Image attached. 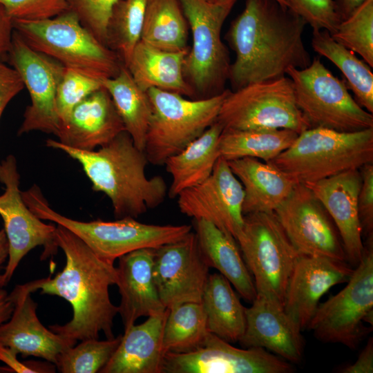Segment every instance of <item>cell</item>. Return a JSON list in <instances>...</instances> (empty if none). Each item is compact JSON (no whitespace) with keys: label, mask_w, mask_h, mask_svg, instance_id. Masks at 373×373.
Listing matches in <instances>:
<instances>
[{"label":"cell","mask_w":373,"mask_h":373,"mask_svg":"<svg viewBox=\"0 0 373 373\" xmlns=\"http://www.w3.org/2000/svg\"><path fill=\"white\" fill-rule=\"evenodd\" d=\"M0 372H3V373H6V372H8V373H10L12 372L11 370L8 367H0Z\"/></svg>","instance_id":"816d5d0a"},{"label":"cell","mask_w":373,"mask_h":373,"mask_svg":"<svg viewBox=\"0 0 373 373\" xmlns=\"http://www.w3.org/2000/svg\"><path fill=\"white\" fill-rule=\"evenodd\" d=\"M230 90L189 99L159 88L147 90L152 115L144 153L149 163L161 166L199 137L217 121L221 106Z\"/></svg>","instance_id":"52a82bcc"},{"label":"cell","mask_w":373,"mask_h":373,"mask_svg":"<svg viewBox=\"0 0 373 373\" xmlns=\"http://www.w3.org/2000/svg\"><path fill=\"white\" fill-rule=\"evenodd\" d=\"M9 245L6 232L3 229L0 230V287H3L6 285L2 267L3 263L8 258Z\"/></svg>","instance_id":"f907efd6"},{"label":"cell","mask_w":373,"mask_h":373,"mask_svg":"<svg viewBox=\"0 0 373 373\" xmlns=\"http://www.w3.org/2000/svg\"><path fill=\"white\" fill-rule=\"evenodd\" d=\"M361 184L358 195V209L362 233L372 236L373 229V163L360 169Z\"/></svg>","instance_id":"7bdbcfd3"},{"label":"cell","mask_w":373,"mask_h":373,"mask_svg":"<svg viewBox=\"0 0 373 373\" xmlns=\"http://www.w3.org/2000/svg\"><path fill=\"white\" fill-rule=\"evenodd\" d=\"M55 240L66 256L64 269L53 278L29 282L32 292L60 296L72 306L73 316L67 323L50 325L63 336L83 341L99 339L103 332L107 339L115 337L113 320L118 306L113 305L109 287L117 283L114 263L104 260L77 235L57 224Z\"/></svg>","instance_id":"7a4b0ae2"},{"label":"cell","mask_w":373,"mask_h":373,"mask_svg":"<svg viewBox=\"0 0 373 373\" xmlns=\"http://www.w3.org/2000/svg\"><path fill=\"white\" fill-rule=\"evenodd\" d=\"M338 43L373 66V0H366L331 35Z\"/></svg>","instance_id":"74e56055"},{"label":"cell","mask_w":373,"mask_h":373,"mask_svg":"<svg viewBox=\"0 0 373 373\" xmlns=\"http://www.w3.org/2000/svg\"><path fill=\"white\" fill-rule=\"evenodd\" d=\"M237 1L178 0L192 33V46L184 59V75L195 95L209 97L225 90L231 64L221 31Z\"/></svg>","instance_id":"ba28073f"},{"label":"cell","mask_w":373,"mask_h":373,"mask_svg":"<svg viewBox=\"0 0 373 373\" xmlns=\"http://www.w3.org/2000/svg\"><path fill=\"white\" fill-rule=\"evenodd\" d=\"M201 303H185L169 309L163 332L165 354L186 353L199 348L209 334Z\"/></svg>","instance_id":"e575fe53"},{"label":"cell","mask_w":373,"mask_h":373,"mask_svg":"<svg viewBox=\"0 0 373 373\" xmlns=\"http://www.w3.org/2000/svg\"><path fill=\"white\" fill-rule=\"evenodd\" d=\"M373 372V338H369L356 362L343 368V373H372Z\"/></svg>","instance_id":"bcb514c9"},{"label":"cell","mask_w":373,"mask_h":373,"mask_svg":"<svg viewBox=\"0 0 373 373\" xmlns=\"http://www.w3.org/2000/svg\"><path fill=\"white\" fill-rule=\"evenodd\" d=\"M122 335L105 341L90 338L61 353L55 364L62 373H95L106 365L119 346Z\"/></svg>","instance_id":"8d00e7d4"},{"label":"cell","mask_w":373,"mask_h":373,"mask_svg":"<svg viewBox=\"0 0 373 373\" xmlns=\"http://www.w3.org/2000/svg\"><path fill=\"white\" fill-rule=\"evenodd\" d=\"M217 121L227 130L289 129L299 134L311 128L285 76L230 90Z\"/></svg>","instance_id":"7c38bea8"},{"label":"cell","mask_w":373,"mask_h":373,"mask_svg":"<svg viewBox=\"0 0 373 373\" xmlns=\"http://www.w3.org/2000/svg\"><path fill=\"white\" fill-rule=\"evenodd\" d=\"M46 144L61 150L80 163L93 189L111 200L116 219L137 218L160 205L168 195L162 177L146 176V154L135 146L126 131L96 151L76 149L52 139L47 140Z\"/></svg>","instance_id":"3957f363"},{"label":"cell","mask_w":373,"mask_h":373,"mask_svg":"<svg viewBox=\"0 0 373 373\" xmlns=\"http://www.w3.org/2000/svg\"><path fill=\"white\" fill-rule=\"evenodd\" d=\"M102 83L109 93L125 130L131 135L135 146L144 151L152 115L147 91L137 86L124 65L117 75L104 79Z\"/></svg>","instance_id":"4dcf8cb0"},{"label":"cell","mask_w":373,"mask_h":373,"mask_svg":"<svg viewBox=\"0 0 373 373\" xmlns=\"http://www.w3.org/2000/svg\"><path fill=\"white\" fill-rule=\"evenodd\" d=\"M29 283L17 285L10 297L14 304L10 318L0 324V344L22 357L33 356L55 365L64 351L73 347L77 340L63 336L40 322L37 304L32 299Z\"/></svg>","instance_id":"d6986e66"},{"label":"cell","mask_w":373,"mask_h":373,"mask_svg":"<svg viewBox=\"0 0 373 373\" xmlns=\"http://www.w3.org/2000/svg\"><path fill=\"white\" fill-rule=\"evenodd\" d=\"M312 48L341 71L356 102L373 114V73L370 66L354 52L336 42L326 30H313Z\"/></svg>","instance_id":"836d02e7"},{"label":"cell","mask_w":373,"mask_h":373,"mask_svg":"<svg viewBox=\"0 0 373 373\" xmlns=\"http://www.w3.org/2000/svg\"><path fill=\"white\" fill-rule=\"evenodd\" d=\"M292 366L262 347L237 348L209 332L203 344L186 353L168 352L162 373H289Z\"/></svg>","instance_id":"2e32d148"},{"label":"cell","mask_w":373,"mask_h":373,"mask_svg":"<svg viewBox=\"0 0 373 373\" xmlns=\"http://www.w3.org/2000/svg\"><path fill=\"white\" fill-rule=\"evenodd\" d=\"M189 50H163L141 40L133 50L126 67L135 82L144 91L151 88L193 97L195 93L184 75V63Z\"/></svg>","instance_id":"4316f807"},{"label":"cell","mask_w":373,"mask_h":373,"mask_svg":"<svg viewBox=\"0 0 373 373\" xmlns=\"http://www.w3.org/2000/svg\"><path fill=\"white\" fill-rule=\"evenodd\" d=\"M279 3H280L283 6H287V3L285 2L284 0H276Z\"/></svg>","instance_id":"db71d44e"},{"label":"cell","mask_w":373,"mask_h":373,"mask_svg":"<svg viewBox=\"0 0 373 373\" xmlns=\"http://www.w3.org/2000/svg\"><path fill=\"white\" fill-rule=\"evenodd\" d=\"M17 354L8 347L0 344V361L12 371L17 373L55 372V365L38 361L21 362Z\"/></svg>","instance_id":"f6af8a7d"},{"label":"cell","mask_w":373,"mask_h":373,"mask_svg":"<svg viewBox=\"0 0 373 373\" xmlns=\"http://www.w3.org/2000/svg\"><path fill=\"white\" fill-rule=\"evenodd\" d=\"M244 190L227 160L218 159L211 175L178 196L180 212L194 220L209 221L235 239L240 232L244 214Z\"/></svg>","instance_id":"ac0fdd59"},{"label":"cell","mask_w":373,"mask_h":373,"mask_svg":"<svg viewBox=\"0 0 373 373\" xmlns=\"http://www.w3.org/2000/svg\"><path fill=\"white\" fill-rule=\"evenodd\" d=\"M102 86V80L65 68L56 95V111L59 123L77 104Z\"/></svg>","instance_id":"f35d334b"},{"label":"cell","mask_w":373,"mask_h":373,"mask_svg":"<svg viewBox=\"0 0 373 373\" xmlns=\"http://www.w3.org/2000/svg\"><path fill=\"white\" fill-rule=\"evenodd\" d=\"M366 0H334L341 21L348 18Z\"/></svg>","instance_id":"c3c4849f"},{"label":"cell","mask_w":373,"mask_h":373,"mask_svg":"<svg viewBox=\"0 0 373 373\" xmlns=\"http://www.w3.org/2000/svg\"><path fill=\"white\" fill-rule=\"evenodd\" d=\"M222 130L216 121L183 150L166 160V171L172 177L168 189L169 198H177L184 190L200 184L211 175L220 157L218 143Z\"/></svg>","instance_id":"f1b7e54d"},{"label":"cell","mask_w":373,"mask_h":373,"mask_svg":"<svg viewBox=\"0 0 373 373\" xmlns=\"http://www.w3.org/2000/svg\"><path fill=\"white\" fill-rule=\"evenodd\" d=\"M274 213L300 254L347 262L343 245L333 220L305 184H296Z\"/></svg>","instance_id":"9a60e30c"},{"label":"cell","mask_w":373,"mask_h":373,"mask_svg":"<svg viewBox=\"0 0 373 373\" xmlns=\"http://www.w3.org/2000/svg\"><path fill=\"white\" fill-rule=\"evenodd\" d=\"M288 8L301 17L313 30H326L333 34L341 19L334 0H284Z\"/></svg>","instance_id":"60d3db41"},{"label":"cell","mask_w":373,"mask_h":373,"mask_svg":"<svg viewBox=\"0 0 373 373\" xmlns=\"http://www.w3.org/2000/svg\"><path fill=\"white\" fill-rule=\"evenodd\" d=\"M354 269L345 261L300 254L287 286L286 312L302 330L307 328L321 298L332 287L347 282Z\"/></svg>","instance_id":"ffe728a7"},{"label":"cell","mask_w":373,"mask_h":373,"mask_svg":"<svg viewBox=\"0 0 373 373\" xmlns=\"http://www.w3.org/2000/svg\"><path fill=\"white\" fill-rule=\"evenodd\" d=\"M296 104L312 127L341 132L373 128V115L350 95L339 79L316 57L306 68L289 67Z\"/></svg>","instance_id":"9c48e42d"},{"label":"cell","mask_w":373,"mask_h":373,"mask_svg":"<svg viewBox=\"0 0 373 373\" xmlns=\"http://www.w3.org/2000/svg\"><path fill=\"white\" fill-rule=\"evenodd\" d=\"M372 236L346 286L319 304L307 328L325 343H341L355 349L373 325Z\"/></svg>","instance_id":"30bf717a"},{"label":"cell","mask_w":373,"mask_h":373,"mask_svg":"<svg viewBox=\"0 0 373 373\" xmlns=\"http://www.w3.org/2000/svg\"><path fill=\"white\" fill-rule=\"evenodd\" d=\"M118 1L68 0L69 10L75 13L82 24L106 46L108 23Z\"/></svg>","instance_id":"ab89813d"},{"label":"cell","mask_w":373,"mask_h":373,"mask_svg":"<svg viewBox=\"0 0 373 373\" xmlns=\"http://www.w3.org/2000/svg\"><path fill=\"white\" fill-rule=\"evenodd\" d=\"M301 330L283 303L256 294L251 306L246 308L245 330L238 342L244 348L262 347L289 362L298 363L304 351Z\"/></svg>","instance_id":"44dd1931"},{"label":"cell","mask_w":373,"mask_h":373,"mask_svg":"<svg viewBox=\"0 0 373 373\" xmlns=\"http://www.w3.org/2000/svg\"><path fill=\"white\" fill-rule=\"evenodd\" d=\"M227 162L243 187L244 215L274 213L296 184L288 174L271 162L252 157Z\"/></svg>","instance_id":"484cf974"},{"label":"cell","mask_w":373,"mask_h":373,"mask_svg":"<svg viewBox=\"0 0 373 373\" xmlns=\"http://www.w3.org/2000/svg\"><path fill=\"white\" fill-rule=\"evenodd\" d=\"M253 276L256 294L284 305L289 279L300 254L292 245L274 213L244 215L236 238Z\"/></svg>","instance_id":"8fae6325"},{"label":"cell","mask_w":373,"mask_h":373,"mask_svg":"<svg viewBox=\"0 0 373 373\" xmlns=\"http://www.w3.org/2000/svg\"><path fill=\"white\" fill-rule=\"evenodd\" d=\"M201 303L209 332L229 343L240 340L246 327V307L226 278L218 273L209 275Z\"/></svg>","instance_id":"f546056e"},{"label":"cell","mask_w":373,"mask_h":373,"mask_svg":"<svg viewBox=\"0 0 373 373\" xmlns=\"http://www.w3.org/2000/svg\"><path fill=\"white\" fill-rule=\"evenodd\" d=\"M361 184L360 169L305 184L330 216L341 237L347 261L354 266L359 263L365 249L358 209Z\"/></svg>","instance_id":"7402d4cb"},{"label":"cell","mask_w":373,"mask_h":373,"mask_svg":"<svg viewBox=\"0 0 373 373\" xmlns=\"http://www.w3.org/2000/svg\"><path fill=\"white\" fill-rule=\"evenodd\" d=\"M195 233L154 249L153 275L165 308L185 303H201L209 275Z\"/></svg>","instance_id":"e0dca14e"},{"label":"cell","mask_w":373,"mask_h":373,"mask_svg":"<svg viewBox=\"0 0 373 373\" xmlns=\"http://www.w3.org/2000/svg\"><path fill=\"white\" fill-rule=\"evenodd\" d=\"M307 22L276 0H246L227 39L235 52L229 79L234 90L285 76L289 67L312 62L303 34Z\"/></svg>","instance_id":"6da1fadb"},{"label":"cell","mask_w":373,"mask_h":373,"mask_svg":"<svg viewBox=\"0 0 373 373\" xmlns=\"http://www.w3.org/2000/svg\"><path fill=\"white\" fill-rule=\"evenodd\" d=\"M23 88L17 70L0 60V118L6 106Z\"/></svg>","instance_id":"ee69618b"},{"label":"cell","mask_w":373,"mask_h":373,"mask_svg":"<svg viewBox=\"0 0 373 373\" xmlns=\"http://www.w3.org/2000/svg\"><path fill=\"white\" fill-rule=\"evenodd\" d=\"M207 1L211 3H222V2L227 1L229 0H207Z\"/></svg>","instance_id":"f5cc1de1"},{"label":"cell","mask_w":373,"mask_h":373,"mask_svg":"<svg viewBox=\"0 0 373 373\" xmlns=\"http://www.w3.org/2000/svg\"><path fill=\"white\" fill-rule=\"evenodd\" d=\"M125 130L113 99L102 86L77 104L60 122L59 142L71 148L94 151Z\"/></svg>","instance_id":"603a6c76"},{"label":"cell","mask_w":373,"mask_h":373,"mask_svg":"<svg viewBox=\"0 0 373 373\" xmlns=\"http://www.w3.org/2000/svg\"><path fill=\"white\" fill-rule=\"evenodd\" d=\"M298 135L289 129H223L218 143L220 156L227 161L252 157L269 162L286 150Z\"/></svg>","instance_id":"1f68e13d"},{"label":"cell","mask_w":373,"mask_h":373,"mask_svg":"<svg viewBox=\"0 0 373 373\" xmlns=\"http://www.w3.org/2000/svg\"><path fill=\"white\" fill-rule=\"evenodd\" d=\"M8 54L30 98L18 135L39 131L56 135L59 126L56 95L65 67L32 49L14 30Z\"/></svg>","instance_id":"5bb4252c"},{"label":"cell","mask_w":373,"mask_h":373,"mask_svg":"<svg viewBox=\"0 0 373 373\" xmlns=\"http://www.w3.org/2000/svg\"><path fill=\"white\" fill-rule=\"evenodd\" d=\"M195 233L208 266L217 269L245 300L252 303L256 290L236 239L204 220H195Z\"/></svg>","instance_id":"83f0119b"},{"label":"cell","mask_w":373,"mask_h":373,"mask_svg":"<svg viewBox=\"0 0 373 373\" xmlns=\"http://www.w3.org/2000/svg\"><path fill=\"white\" fill-rule=\"evenodd\" d=\"M169 309L124 329L113 355L101 373H162L163 332Z\"/></svg>","instance_id":"d4e9b609"},{"label":"cell","mask_w":373,"mask_h":373,"mask_svg":"<svg viewBox=\"0 0 373 373\" xmlns=\"http://www.w3.org/2000/svg\"><path fill=\"white\" fill-rule=\"evenodd\" d=\"M153 248L133 251L119 258L117 283L118 306L124 329L140 317L160 314L166 308L158 295L153 275Z\"/></svg>","instance_id":"cb8c5ba5"},{"label":"cell","mask_w":373,"mask_h":373,"mask_svg":"<svg viewBox=\"0 0 373 373\" xmlns=\"http://www.w3.org/2000/svg\"><path fill=\"white\" fill-rule=\"evenodd\" d=\"M269 162L303 184L360 169L373 163V128L341 132L312 127Z\"/></svg>","instance_id":"277c9868"},{"label":"cell","mask_w":373,"mask_h":373,"mask_svg":"<svg viewBox=\"0 0 373 373\" xmlns=\"http://www.w3.org/2000/svg\"><path fill=\"white\" fill-rule=\"evenodd\" d=\"M14 304L9 294L0 287V324L7 321L11 316Z\"/></svg>","instance_id":"681fc988"},{"label":"cell","mask_w":373,"mask_h":373,"mask_svg":"<svg viewBox=\"0 0 373 373\" xmlns=\"http://www.w3.org/2000/svg\"><path fill=\"white\" fill-rule=\"evenodd\" d=\"M188 23L178 0H147L140 40L170 52L187 47Z\"/></svg>","instance_id":"d6a6232c"},{"label":"cell","mask_w":373,"mask_h":373,"mask_svg":"<svg viewBox=\"0 0 373 373\" xmlns=\"http://www.w3.org/2000/svg\"><path fill=\"white\" fill-rule=\"evenodd\" d=\"M19 180L15 157L9 155L0 162V182L5 186L4 193L0 195V216L9 245L3 272L6 285L30 251L42 246L41 259L44 260L55 255L58 249L56 226L44 223L30 210L22 199Z\"/></svg>","instance_id":"4fadbf2b"},{"label":"cell","mask_w":373,"mask_h":373,"mask_svg":"<svg viewBox=\"0 0 373 373\" xmlns=\"http://www.w3.org/2000/svg\"><path fill=\"white\" fill-rule=\"evenodd\" d=\"M12 32V21L0 5V57L8 53Z\"/></svg>","instance_id":"7dc6e473"},{"label":"cell","mask_w":373,"mask_h":373,"mask_svg":"<svg viewBox=\"0 0 373 373\" xmlns=\"http://www.w3.org/2000/svg\"><path fill=\"white\" fill-rule=\"evenodd\" d=\"M21 194L25 204L39 218L66 227L80 238L99 257L113 263L115 259L126 254L176 242L192 231V226L189 224H150L131 217L115 221H79L51 209L37 185L21 191Z\"/></svg>","instance_id":"5b68a950"},{"label":"cell","mask_w":373,"mask_h":373,"mask_svg":"<svg viewBox=\"0 0 373 373\" xmlns=\"http://www.w3.org/2000/svg\"><path fill=\"white\" fill-rule=\"evenodd\" d=\"M0 5L12 21L45 20L69 10L68 0H0Z\"/></svg>","instance_id":"b9f144b4"},{"label":"cell","mask_w":373,"mask_h":373,"mask_svg":"<svg viewBox=\"0 0 373 373\" xmlns=\"http://www.w3.org/2000/svg\"><path fill=\"white\" fill-rule=\"evenodd\" d=\"M13 30L32 49L66 68L103 80L113 77L124 65L118 55L102 43L68 10L40 21L13 20Z\"/></svg>","instance_id":"8992f818"},{"label":"cell","mask_w":373,"mask_h":373,"mask_svg":"<svg viewBox=\"0 0 373 373\" xmlns=\"http://www.w3.org/2000/svg\"><path fill=\"white\" fill-rule=\"evenodd\" d=\"M147 0H119L114 6L107 27L106 46L126 66L140 41Z\"/></svg>","instance_id":"d590c367"}]
</instances>
